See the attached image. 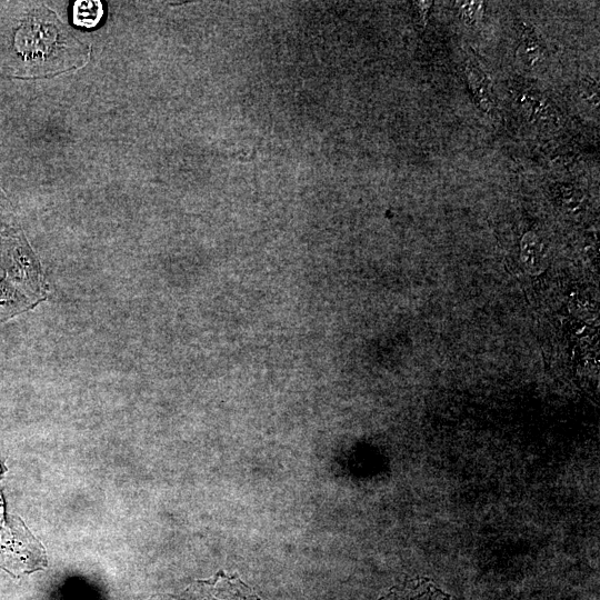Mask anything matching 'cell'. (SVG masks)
<instances>
[{"mask_svg":"<svg viewBox=\"0 0 600 600\" xmlns=\"http://www.w3.org/2000/svg\"><path fill=\"white\" fill-rule=\"evenodd\" d=\"M431 4H432L431 1H418V2H416V6L418 8V12L420 14L419 23H421L422 27L426 26L427 18H428V12H429V9H430Z\"/></svg>","mask_w":600,"mask_h":600,"instance_id":"ba28073f","label":"cell"},{"mask_svg":"<svg viewBox=\"0 0 600 600\" xmlns=\"http://www.w3.org/2000/svg\"><path fill=\"white\" fill-rule=\"evenodd\" d=\"M521 254L522 260L528 268L537 270L542 267L543 248L539 238L534 233L529 232L522 238Z\"/></svg>","mask_w":600,"mask_h":600,"instance_id":"277c9868","label":"cell"},{"mask_svg":"<svg viewBox=\"0 0 600 600\" xmlns=\"http://www.w3.org/2000/svg\"><path fill=\"white\" fill-rule=\"evenodd\" d=\"M380 600H449V594L424 578L398 586Z\"/></svg>","mask_w":600,"mask_h":600,"instance_id":"6da1fadb","label":"cell"},{"mask_svg":"<svg viewBox=\"0 0 600 600\" xmlns=\"http://www.w3.org/2000/svg\"><path fill=\"white\" fill-rule=\"evenodd\" d=\"M581 92L587 101L598 104V84L592 79L586 78L581 81Z\"/></svg>","mask_w":600,"mask_h":600,"instance_id":"52a82bcc","label":"cell"},{"mask_svg":"<svg viewBox=\"0 0 600 600\" xmlns=\"http://www.w3.org/2000/svg\"><path fill=\"white\" fill-rule=\"evenodd\" d=\"M102 17L100 1H76L73 6V21L77 26L92 28Z\"/></svg>","mask_w":600,"mask_h":600,"instance_id":"3957f363","label":"cell"},{"mask_svg":"<svg viewBox=\"0 0 600 600\" xmlns=\"http://www.w3.org/2000/svg\"><path fill=\"white\" fill-rule=\"evenodd\" d=\"M466 74L479 108L486 112H489L492 108V99L488 78L477 66L471 62H468L466 66Z\"/></svg>","mask_w":600,"mask_h":600,"instance_id":"7a4b0ae2","label":"cell"},{"mask_svg":"<svg viewBox=\"0 0 600 600\" xmlns=\"http://www.w3.org/2000/svg\"><path fill=\"white\" fill-rule=\"evenodd\" d=\"M482 4V2L477 1L462 2L459 13L462 21L467 26L474 27L478 26L479 22H481L483 8Z\"/></svg>","mask_w":600,"mask_h":600,"instance_id":"8992f818","label":"cell"},{"mask_svg":"<svg viewBox=\"0 0 600 600\" xmlns=\"http://www.w3.org/2000/svg\"><path fill=\"white\" fill-rule=\"evenodd\" d=\"M520 56L526 66L533 68L542 61V48L534 33L523 34V41L520 47Z\"/></svg>","mask_w":600,"mask_h":600,"instance_id":"5b68a950","label":"cell"}]
</instances>
